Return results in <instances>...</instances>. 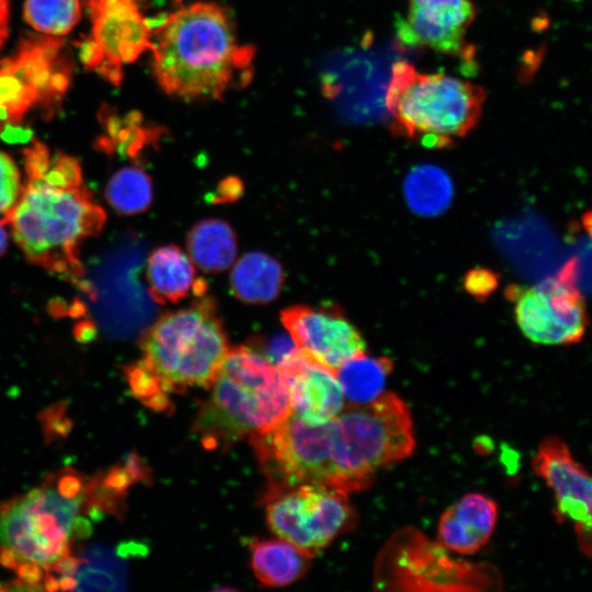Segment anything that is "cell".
<instances>
[{
	"label": "cell",
	"mask_w": 592,
	"mask_h": 592,
	"mask_svg": "<svg viewBox=\"0 0 592 592\" xmlns=\"http://www.w3.org/2000/svg\"><path fill=\"white\" fill-rule=\"evenodd\" d=\"M23 156L26 179L15 206L2 220L29 261L80 284V247L101 231L105 212L83 184L76 158L52 156L38 140Z\"/></svg>",
	"instance_id": "obj_1"
},
{
	"label": "cell",
	"mask_w": 592,
	"mask_h": 592,
	"mask_svg": "<svg viewBox=\"0 0 592 592\" xmlns=\"http://www.w3.org/2000/svg\"><path fill=\"white\" fill-rule=\"evenodd\" d=\"M151 71L167 94L221 100L252 78L254 48L239 43L228 9L200 1L177 9L153 33Z\"/></svg>",
	"instance_id": "obj_2"
},
{
	"label": "cell",
	"mask_w": 592,
	"mask_h": 592,
	"mask_svg": "<svg viewBox=\"0 0 592 592\" xmlns=\"http://www.w3.org/2000/svg\"><path fill=\"white\" fill-rule=\"evenodd\" d=\"M140 350L141 358L127 366L130 388L170 409L171 395L209 387L229 348L214 301L202 294L190 307L159 318L144 334Z\"/></svg>",
	"instance_id": "obj_3"
},
{
	"label": "cell",
	"mask_w": 592,
	"mask_h": 592,
	"mask_svg": "<svg viewBox=\"0 0 592 592\" xmlns=\"http://www.w3.org/2000/svg\"><path fill=\"white\" fill-rule=\"evenodd\" d=\"M208 388L194 422L208 449L270 431L293 413L278 367L251 346L229 349Z\"/></svg>",
	"instance_id": "obj_4"
},
{
	"label": "cell",
	"mask_w": 592,
	"mask_h": 592,
	"mask_svg": "<svg viewBox=\"0 0 592 592\" xmlns=\"http://www.w3.org/2000/svg\"><path fill=\"white\" fill-rule=\"evenodd\" d=\"M485 89L442 72H420L401 60L391 68L385 103L394 129L429 147H445L480 121Z\"/></svg>",
	"instance_id": "obj_5"
},
{
	"label": "cell",
	"mask_w": 592,
	"mask_h": 592,
	"mask_svg": "<svg viewBox=\"0 0 592 592\" xmlns=\"http://www.w3.org/2000/svg\"><path fill=\"white\" fill-rule=\"evenodd\" d=\"M83 492L67 488L53 473L38 487L0 503V566L15 570L30 562L48 572L71 555Z\"/></svg>",
	"instance_id": "obj_6"
},
{
	"label": "cell",
	"mask_w": 592,
	"mask_h": 592,
	"mask_svg": "<svg viewBox=\"0 0 592 592\" xmlns=\"http://www.w3.org/2000/svg\"><path fill=\"white\" fill-rule=\"evenodd\" d=\"M329 423L340 488L348 493L367 487L377 469L405 459L415 445L410 410L392 392L345 407Z\"/></svg>",
	"instance_id": "obj_7"
},
{
	"label": "cell",
	"mask_w": 592,
	"mask_h": 592,
	"mask_svg": "<svg viewBox=\"0 0 592 592\" xmlns=\"http://www.w3.org/2000/svg\"><path fill=\"white\" fill-rule=\"evenodd\" d=\"M346 494L314 482L266 487L263 502L267 524L278 537L312 557L355 522Z\"/></svg>",
	"instance_id": "obj_8"
},
{
	"label": "cell",
	"mask_w": 592,
	"mask_h": 592,
	"mask_svg": "<svg viewBox=\"0 0 592 592\" xmlns=\"http://www.w3.org/2000/svg\"><path fill=\"white\" fill-rule=\"evenodd\" d=\"M329 422H310L292 413L272 430L249 437L267 477L266 487L314 482L341 489Z\"/></svg>",
	"instance_id": "obj_9"
},
{
	"label": "cell",
	"mask_w": 592,
	"mask_h": 592,
	"mask_svg": "<svg viewBox=\"0 0 592 592\" xmlns=\"http://www.w3.org/2000/svg\"><path fill=\"white\" fill-rule=\"evenodd\" d=\"M577 277L578 261L573 259L535 286L508 288L516 323L528 340L544 345H571L583 339L590 319Z\"/></svg>",
	"instance_id": "obj_10"
},
{
	"label": "cell",
	"mask_w": 592,
	"mask_h": 592,
	"mask_svg": "<svg viewBox=\"0 0 592 592\" xmlns=\"http://www.w3.org/2000/svg\"><path fill=\"white\" fill-rule=\"evenodd\" d=\"M446 556L442 545L429 543L415 532H405L385 550L379 563L380 580L401 589L473 590L490 583L489 573Z\"/></svg>",
	"instance_id": "obj_11"
},
{
	"label": "cell",
	"mask_w": 592,
	"mask_h": 592,
	"mask_svg": "<svg viewBox=\"0 0 592 592\" xmlns=\"http://www.w3.org/2000/svg\"><path fill=\"white\" fill-rule=\"evenodd\" d=\"M91 37L104 55L95 71L119 86L124 65L134 62L152 47L153 26L139 0H88Z\"/></svg>",
	"instance_id": "obj_12"
},
{
	"label": "cell",
	"mask_w": 592,
	"mask_h": 592,
	"mask_svg": "<svg viewBox=\"0 0 592 592\" xmlns=\"http://www.w3.org/2000/svg\"><path fill=\"white\" fill-rule=\"evenodd\" d=\"M532 464L535 474L553 490L556 519L573 524L581 551L592 557V476L556 436L542 442Z\"/></svg>",
	"instance_id": "obj_13"
},
{
	"label": "cell",
	"mask_w": 592,
	"mask_h": 592,
	"mask_svg": "<svg viewBox=\"0 0 592 592\" xmlns=\"http://www.w3.org/2000/svg\"><path fill=\"white\" fill-rule=\"evenodd\" d=\"M281 319L295 344L333 372L366 350L358 330L334 306H292Z\"/></svg>",
	"instance_id": "obj_14"
},
{
	"label": "cell",
	"mask_w": 592,
	"mask_h": 592,
	"mask_svg": "<svg viewBox=\"0 0 592 592\" xmlns=\"http://www.w3.org/2000/svg\"><path fill=\"white\" fill-rule=\"evenodd\" d=\"M475 16L471 0H409L398 35L408 45L447 55L465 54L466 33Z\"/></svg>",
	"instance_id": "obj_15"
},
{
	"label": "cell",
	"mask_w": 592,
	"mask_h": 592,
	"mask_svg": "<svg viewBox=\"0 0 592 592\" xmlns=\"http://www.w3.org/2000/svg\"><path fill=\"white\" fill-rule=\"evenodd\" d=\"M277 367L287 385L294 414L310 422H328L345 408L334 372L299 348Z\"/></svg>",
	"instance_id": "obj_16"
},
{
	"label": "cell",
	"mask_w": 592,
	"mask_h": 592,
	"mask_svg": "<svg viewBox=\"0 0 592 592\" xmlns=\"http://www.w3.org/2000/svg\"><path fill=\"white\" fill-rule=\"evenodd\" d=\"M497 519L498 506L492 499L480 493L466 494L441 515L439 540L449 550L474 554L488 543Z\"/></svg>",
	"instance_id": "obj_17"
},
{
	"label": "cell",
	"mask_w": 592,
	"mask_h": 592,
	"mask_svg": "<svg viewBox=\"0 0 592 592\" xmlns=\"http://www.w3.org/2000/svg\"><path fill=\"white\" fill-rule=\"evenodd\" d=\"M146 276L151 297L160 304L206 293V284L196 280L194 265L177 246L156 249L148 259Z\"/></svg>",
	"instance_id": "obj_18"
},
{
	"label": "cell",
	"mask_w": 592,
	"mask_h": 592,
	"mask_svg": "<svg viewBox=\"0 0 592 592\" xmlns=\"http://www.w3.org/2000/svg\"><path fill=\"white\" fill-rule=\"evenodd\" d=\"M148 479L147 464L135 452L127 454L123 462L86 482L84 512L93 520L105 513L121 515L128 489Z\"/></svg>",
	"instance_id": "obj_19"
},
{
	"label": "cell",
	"mask_w": 592,
	"mask_h": 592,
	"mask_svg": "<svg viewBox=\"0 0 592 592\" xmlns=\"http://www.w3.org/2000/svg\"><path fill=\"white\" fill-rule=\"evenodd\" d=\"M249 547L252 570L264 585L291 584L309 568L311 556L287 540L254 538Z\"/></svg>",
	"instance_id": "obj_20"
},
{
	"label": "cell",
	"mask_w": 592,
	"mask_h": 592,
	"mask_svg": "<svg viewBox=\"0 0 592 592\" xmlns=\"http://www.w3.org/2000/svg\"><path fill=\"white\" fill-rule=\"evenodd\" d=\"M283 278L282 266L275 259L262 252H249L235 264L230 286L239 300L265 304L277 297Z\"/></svg>",
	"instance_id": "obj_21"
},
{
	"label": "cell",
	"mask_w": 592,
	"mask_h": 592,
	"mask_svg": "<svg viewBox=\"0 0 592 592\" xmlns=\"http://www.w3.org/2000/svg\"><path fill=\"white\" fill-rule=\"evenodd\" d=\"M187 249L192 261L206 272H221L235 261L236 236L221 219L209 218L196 224L187 236Z\"/></svg>",
	"instance_id": "obj_22"
},
{
	"label": "cell",
	"mask_w": 592,
	"mask_h": 592,
	"mask_svg": "<svg viewBox=\"0 0 592 592\" xmlns=\"http://www.w3.org/2000/svg\"><path fill=\"white\" fill-rule=\"evenodd\" d=\"M391 371V361L386 357L366 355L364 352L345 361L334 371V374L344 399L351 405H363L383 395Z\"/></svg>",
	"instance_id": "obj_23"
},
{
	"label": "cell",
	"mask_w": 592,
	"mask_h": 592,
	"mask_svg": "<svg viewBox=\"0 0 592 592\" xmlns=\"http://www.w3.org/2000/svg\"><path fill=\"white\" fill-rule=\"evenodd\" d=\"M99 116L105 126V135L98 144L107 152L117 151L135 158L157 134L155 129L143 126L140 115L135 112L119 116L105 106Z\"/></svg>",
	"instance_id": "obj_24"
},
{
	"label": "cell",
	"mask_w": 592,
	"mask_h": 592,
	"mask_svg": "<svg viewBox=\"0 0 592 592\" xmlns=\"http://www.w3.org/2000/svg\"><path fill=\"white\" fill-rule=\"evenodd\" d=\"M105 195L112 207L121 214L143 213L152 201L150 177L139 167H124L109 180Z\"/></svg>",
	"instance_id": "obj_25"
},
{
	"label": "cell",
	"mask_w": 592,
	"mask_h": 592,
	"mask_svg": "<svg viewBox=\"0 0 592 592\" xmlns=\"http://www.w3.org/2000/svg\"><path fill=\"white\" fill-rule=\"evenodd\" d=\"M23 15L34 30L60 36L80 21L81 4L79 0H25Z\"/></svg>",
	"instance_id": "obj_26"
},
{
	"label": "cell",
	"mask_w": 592,
	"mask_h": 592,
	"mask_svg": "<svg viewBox=\"0 0 592 592\" xmlns=\"http://www.w3.org/2000/svg\"><path fill=\"white\" fill-rule=\"evenodd\" d=\"M451 185L446 174L432 166L415 169L406 185L410 205L423 214L441 210L446 205Z\"/></svg>",
	"instance_id": "obj_27"
},
{
	"label": "cell",
	"mask_w": 592,
	"mask_h": 592,
	"mask_svg": "<svg viewBox=\"0 0 592 592\" xmlns=\"http://www.w3.org/2000/svg\"><path fill=\"white\" fill-rule=\"evenodd\" d=\"M39 104L37 91L4 58L0 61V105L7 106L14 124H19L26 112Z\"/></svg>",
	"instance_id": "obj_28"
},
{
	"label": "cell",
	"mask_w": 592,
	"mask_h": 592,
	"mask_svg": "<svg viewBox=\"0 0 592 592\" xmlns=\"http://www.w3.org/2000/svg\"><path fill=\"white\" fill-rule=\"evenodd\" d=\"M75 590L87 591H114L125 589L126 578L118 573L81 560V565L76 574Z\"/></svg>",
	"instance_id": "obj_29"
},
{
	"label": "cell",
	"mask_w": 592,
	"mask_h": 592,
	"mask_svg": "<svg viewBox=\"0 0 592 592\" xmlns=\"http://www.w3.org/2000/svg\"><path fill=\"white\" fill-rule=\"evenodd\" d=\"M20 171L14 160L0 151V215L5 218L13 207L22 190Z\"/></svg>",
	"instance_id": "obj_30"
},
{
	"label": "cell",
	"mask_w": 592,
	"mask_h": 592,
	"mask_svg": "<svg viewBox=\"0 0 592 592\" xmlns=\"http://www.w3.org/2000/svg\"><path fill=\"white\" fill-rule=\"evenodd\" d=\"M44 429L46 442L55 441L67 436L70 433L72 423L66 413L64 402H58L45 409L39 415Z\"/></svg>",
	"instance_id": "obj_31"
},
{
	"label": "cell",
	"mask_w": 592,
	"mask_h": 592,
	"mask_svg": "<svg viewBox=\"0 0 592 592\" xmlns=\"http://www.w3.org/2000/svg\"><path fill=\"white\" fill-rule=\"evenodd\" d=\"M254 350L261 353L274 365H278L286 357L293 354L297 350V345L293 341L292 337L276 333L269 338H263L259 340L255 344L253 343Z\"/></svg>",
	"instance_id": "obj_32"
},
{
	"label": "cell",
	"mask_w": 592,
	"mask_h": 592,
	"mask_svg": "<svg viewBox=\"0 0 592 592\" xmlns=\"http://www.w3.org/2000/svg\"><path fill=\"white\" fill-rule=\"evenodd\" d=\"M465 289L479 299L489 296L498 286V277L487 269H474L464 281Z\"/></svg>",
	"instance_id": "obj_33"
},
{
	"label": "cell",
	"mask_w": 592,
	"mask_h": 592,
	"mask_svg": "<svg viewBox=\"0 0 592 592\" xmlns=\"http://www.w3.org/2000/svg\"><path fill=\"white\" fill-rule=\"evenodd\" d=\"M75 45L79 48L80 61L87 69L96 71L102 66L104 55L91 36L75 42Z\"/></svg>",
	"instance_id": "obj_34"
},
{
	"label": "cell",
	"mask_w": 592,
	"mask_h": 592,
	"mask_svg": "<svg viewBox=\"0 0 592 592\" xmlns=\"http://www.w3.org/2000/svg\"><path fill=\"white\" fill-rule=\"evenodd\" d=\"M33 132L30 128L21 127L18 124L7 123L0 127V136L8 143H26L31 139Z\"/></svg>",
	"instance_id": "obj_35"
},
{
	"label": "cell",
	"mask_w": 592,
	"mask_h": 592,
	"mask_svg": "<svg viewBox=\"0 0 592 592\" xmlns=\"http://www.w3.org/2000/svg\"><path fill=\"white\" fill-rule=\"evenodd\" d=\"M242 192V185L236 178H229L223 181L215 194L217 202H230L236 200Z\"/></svg>",
	"instance_id": "obj_36"
},
{
	"label": "cell",
	"mask_w": 592,
	"mask_h": 592,
	"mask_svg": "<svg viewBox=\"0 0 592 592\" xmlns=\"http://www.w3.org/2000/svg\"><path fill=\"white\" fill-rule=\"evenodd\" d=\"M9 0H0V48L8 37Z\"/></svg>",
	"instance_id": "obj_37"
},
{
	"label": "cell",
	"mask_w": 592,
	"mask_h": 592,
	"mask_svg": "<svg viewBox=\"0 0 592 592\" xmlns=\"http://www.w3.org/2000/svg\"><path fill=\"white\" fill-rule=\"evenodd\" d=\"M4 225H5L4 221L1 219L0 220V255L3 254L8 246V235H7Z\"/></svg>",
	"instance_id": "obj_38"
}]
</instances>
